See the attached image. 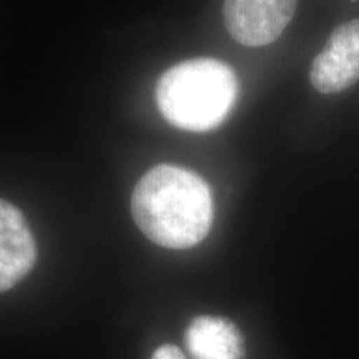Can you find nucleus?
<instances>
[{
	"mask_svg": "<svg viewBox=\"0 0 359 359\" xmlns=\"http://www.w3.org/2000/svg\"><path fill=\"white\" fill-rule=\"evenodd\" d=\"M132 217L143 235L158 246L191 248L212 230V190L190 170L156 165L135 187Z\"/></svg>",
	"mask_w": 359,
	"mask_h": 359,
	"instance_id": "obj_1",
	"label": "nucleus"
},
{
	"mask_svg": "<svg viewBox=\"0 0 359 359\" xmlns=\"http://www.w3.org/2000/svg\"><path fill=\"white\" fill-rule=\"evenodd\" d=\"M160 114L173 127L208 132L222 125L235 107L238 79L215 58H193L173 65L155 88Z\"/></svg>",
	"mask_w": 359,
	"mask_h": 359,
	"instance_id": "obj_2",
	"label": "nucleus"
},
{
	"mask_svg": "<svg viewBox=\"0 0 359 359\" xmlns=\"http://www.w3.org/2000/svg\"><path fill=\"white\" fill-rule=\"evenodd\" d=\"M298 0H224V27L238 43H273L293 19Z\"/></svg>",
	"mask_w": 359,
	"mask_h": 359,
	"instance_id": "obj_3",
	"label": "nucleus"
},
{
	"mask_svg": "<svg viewBox=\"0 0 359 359\" xmlns=\"http://www.w3.org/2000/svg\"><path fill=\"white\" fill-rule=\"evenodd\" d=\"M320 93H338L359 80V19L341 24L331 32L325 48L314 58L309 72Z\"/></svg>",
	"mask_w": 359,
	"mask_h": 359,
	"instance_id": "obj_4",
	"label": "nucleus"
},
{
	"mask_svg": "<svg viewBox=\"0 0 359 359\" xmlns=\"http://www.w3.org/2000/svg\"><path fill=\"white\" fill-rule=\"evenodd\" d=\"M37 263V243L24 213L0 198V293L12 290Z\"/></svg>",
	"mask_w": 359,
	"mask_h": 359,
	"instance_id": "obj_5",
	"label": "nucleus"
},
{
	"mask_svg": "<svg viewBox=\"0 0 359 359\" xmlns=\"http://www.w3.org/2000/svg\"><path fill=\"white\" fill-rule=\"evenodd\" d=\"M185 346L191 359H245L243 336L226 318H195L185 331Z\"/></svg>",
	"mask_w": 359,
	"mask_h": 359,
	"instance_id": "obj_6",
	"label": "nucleus"
},
{
	"mask_svg": "<svg viewBox=\"0 0 359 359\" xmlns=\"http://www.w3.org/2000/svg\"><path fill=\"white\" fill-rule=\"evenodd\" d=\"M151 359H187L183 356V353L180 351L177 346H172V344H163L154 353V358Z\"/></svg>",
	"mask_w": 359,
	"mask_h": 359,
	"instance_id": "obj_7",
	"label": "nucleus"
},
{
	"mask_svg": "<svg viewBox=\"0 0 359 359\" xmlns=\"http://www.w3.org/2000/svg\"><path fill=\"white\" fill-rule=\"evenodd\" d=\"M351 2H358V0H351Z\"/></svg>",
	"mask_w": 359,
	"mask_h": 359,
	"instance_id": "obj_8",
	"label": "nucleus"
}]
</instances>
